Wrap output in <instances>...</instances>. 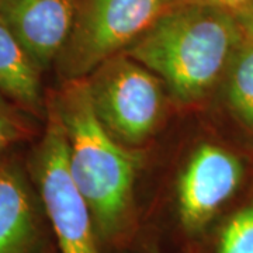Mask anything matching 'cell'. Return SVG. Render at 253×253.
<instances>
[{
    "label": "cell",
    "instance_id": "3",
    "mask_svg": "<svg viewBox=\"0 0 253 253\" xmlns=\"http://www.w3.org/2000/svg\"><path fill=\"white\" fill-rule=\"evenodd\" d=\"M46 126L28 161L58 253H103L87 201L73 180L61 118L46 100Z\"/></svg>",
    "mask_w": 253,
    "mask_h": 253
},
{
    "label": "cell",
    "instance_id": "5",
    "mask_svg": "<svg viewBox=\"0 0 253 253\" xmlns=\"http://www.w3.org/2000/svg\"><path fill=\"white\" fill-rule=\"evenodd\" d=\"M163 11L161 0H79L72 33L55 61L62 81L87 78L124 52Z\"/></svg>",
    "mask_w": 253,
    "mask_h": 253
},
{
    "label": "cell",
    "instance_id": "6",
    "mask_svg": "<svg viewBox=\"0 0 253 253\" xmlns=\"http://www.w3.org/2000/svg\"><path fill=\"white\" fill-rule=\"evenodd\" d=\"M244 177V163L232 151L215 144L200 145L176 187V214L183 232L190 238L206 232L239 191Z\"/></svg>",
    "mask_w": 253,
    "mask_h": 253
},
{
    "label": "cell",
    "instance_id": "9",
    "mask_svg": "<svg viewBox=\"0 0 253 253\" xmlns=\"http://www.w3.org/2000/svg\"><path fill=\"white\" fill-rule=\"evenodd\" d=\"M41 69L0 18V94L17 109L46 116Z\"/></svg>",
    "mask_w": 253,
    "mask_h": 253
},
{
    "label": "cell",
    "instance_id": "12",
    "mask_svg": "<svg viewBox=\"0 0 253 253\" xmlns=\"http://www.w3.org/2000/svg\"><path fill=\"white\" fill-rule=\"evenodd\" d=\"M11 101L0 94V159L1 155L31 132V128Z\"/></svg>",
    "mask_w": 253,
    "mask_h": 253
},
{
    "label": "cell",
    "instance_id": "2",
    "mask_svg": "<svg viewBox=\"0 0 253 253\" xmlns=\"http://www.w3.org/2000/svg\"><path fill=\"white\" fill-rule=\"evenodd\" d=\"M226 10L184 4L165 9L124 54L159 76L180 104H196L224 82L242 44Z\"/></svg>",
    "mask_w": 253,
    "mask_h": 253
},
{
    "label": "cell",
    "instance_id": "4",
    "mask_svg": "<svg viewBox=\"0 0 253 253\" xmlns=\"http://www.w3.org/2000/svg\"><path fill=\"white\" fill-rule=\"evenodd\" d=\"M96 116L120 144L135 149L158 129L165 113L163 82L124 52L86 78Z\"/></svg>",
    "mask_w": 253,
    "mask_h": 253
},
{
    "label": "cell",
    "instance_id": "1",
    "mask_svg": "<svg viewBox=\"0 0 253 253\" xmlns=\"http://www.w3.org/2000/svg\"><path fill=\"white\" fill-rule=\"evenodd\" d=\"M48 100L61 118L72 177L90 207L101 245L121 248L136 231L135 180L142 154L100 123L86 78L62 81Z\"/></svg>",
    "mask_w": 253,
    "mask_h": 253
},
{
    "label": "cell",
    "instance_id": "11",
    "mask_svg": "<svg viewBox=\"0 0 253 253\" xmlns=\"http://www.w3.org/2000/svg\"><path fill=\"white\" fill-rule=\"evenodd\" d=\"M215 253H253V201L226 218L218 232Z\"/></svg>",
    "mask_w": 253,
    "mask_h": 253
},
{
    "label": "cell",
    "instance_id": "15",
    "mask_svg": "<svg viewBox=\"0 0 253 253\" xmlns=\"http://www.w3.org/2000/svg\"><path fill=\"white\" fill-rule=\"evenodd\" d=\"M41 253H58V251L55 249V248H54V246H52V245L49 244Z\"/></svg>",
    "mask_w": 253,
    "mask_h": 253
},
{
    "label": "cell",
    "instance_id": "10",
    "mask_svg": "<svg viewBox=\"0 0 253 253\" xmlns=\"http://www.w3.org/2000/svg\"><path fill=\"white\" fill-rule=\"evenodd\" d=\"M224 83L229 113L253 138V44L242 41L228 68Z\"/></svg>",
    "mask_w": 253,
    "mask_h": 253
},
{
    "label": "cell",
    "instance_id": "13",
    "mask_svg": "<svg viewBox=\"0 0 253 253\" xmlns=\"http://www.w3.org/2000/svg\"><path fill=\"white\" fill-rule=\"evenodd\" d=\"M161 1H162L163 10L174 6H184V4H201V6H211V7L226 10L234 14L252 0H161Z\"/></svg>",
    "mask_w": 253,
    "mask_h": 253
},
{
    "label": "cell",
    "instance_id": "16",
    "mask_svg": "<svg viewBox=\"0 0 253 253\" xmlns=\"http://www.w3.org/2000/svg\"><path fill=\"white\" fill-rule=\"evenodd\" d=\"M141 253H161V251L158 248H145Z\"/></svg>",
    "mask_w": 253,
    "mask_h": 253
},
{
    "label": "cell",
    "instance_id": "8",
    "mask_svg": "<svg viewBox=\"0 0 253 253\" xmlns=\"http://www.w3.org/2000/svg\"><path fill=\"white\" fill-rule=\"evenodd\" d=\"M16 162L0 159V253H41L49 245L34 183Z\"/></svg>",
    "mask_w": 253,
    "mask_h": 253
},
{
    "label": "cell",
    "instance_id": "7",
    "mask_svg": "<svg viewBox=\"0 0 253 253\" xmlns=\"http://www.w3.org/2000/svg\"><path fill=\"white\" fill-rule=\"evenodd\" d=\"M79 0H0V18L40 69H49L72 33Z\"/></svg>",
    "mask_w": 253,
    "mask_h": 253
},
{
    "label": "cell",
    "instance_id": "14",
    "mask_svg": "<svg viewBox=\"0 0 253 253\" xmlns=\"http://www.w3.org/2000/svg\"><path fill=\"white\" fill-rule=\"evenodd\" d=\"M234 17L244 42L253 44V0L234 13Z\"/></svg>",
    "mask_w": 253,
    "mask_h": 253
}]
</instances>
